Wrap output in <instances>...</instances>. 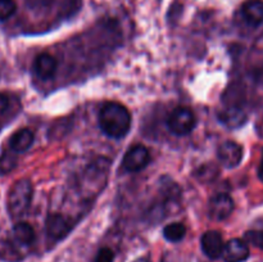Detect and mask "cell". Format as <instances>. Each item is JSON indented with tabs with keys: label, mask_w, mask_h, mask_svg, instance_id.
<instances>
[{
	"label": "cell",
	"mask_w": 263,
	"mask_h": 262,
	"mask_svg": "<svg viewBox=\"0 0 263 262\" xmlns=\"http://www.w3.org/2000/svg\"><path fill=\"white\" fill-rule=\"evenodd\" d=\"M99 126L113 139H121L130 131L131 115L125 105L117 102L105 103L99 112Z\"/></svg>",
	"instance_id": "6da1fadb"
},
{
	"label": "cell",
	"mask_w": 263,
	"mask_h": 262,
	"mask_svg": "<svg viewBox=\"0 0 263 262\" xmlns=\"http://www.w3.org/2000/svg\"><path fill=\"white\" fill-rule=\"evenodd\" d=\"M33 188L30 180L21 179L15 181L8 193V212L12 218H20L30 208Z\"/></svg>",
	"instance_id": "7a4b0ae2"
},
{
	"label": "cell",
	"mask_w": 263,
	"mask_h": 262,
	"mask_svg": "<svg viewBox=\"0 0 263 262\" xmlns=\"http://www.w3.org/2000/svg\"><path fill=\"white\" fill-rule=\"evenodd\" d=\"M195 122L194 112L187 107H177L167 118L168 130L177 136L189 135L194 130Z\"/></svg>",
	"instance_id": "3957f363"
},
{
	"label": "cell",
	"mask_w": 263,
	"mask_h": 262,
	"mask_svg": "<svg viewBox=\"0 0 263 262\" xmlns=\"http://www.w3.org/2000/svg\"><path fill=\"white\" fill-rule=\"evenodd\" d=\"M149 161H151V154L148 149L144 145H134L126 152L122 166L127 172H138L145 169Z\"/></svg>",
	"instance_id": "277c9868"
},
{
	"label": "cell",
	"mask_w": 263,
	"mask_h": 262,
	"mask_svg": "<svg viewBox=\"0 0 263 262\" xmlns=\"http://www.w3.org/2000/svg\"><path fill=\"white\" fill-rule=\"evenodd\" d=\"M235 204H234L233 198L229 194H221L215 195L212 199L210 200L208 204V213L212 220L216 221H223L229 218L233 213Z\"/></svg>",
	"instance_id": "5b68a950"
},
{
	"label": "cell",
	"mask_w": 263,
	"mask_h": 262,
	"mask_svg": "<svg viewBox=\"0 0 263 262\" xmlns=\"http://www.w3.org/2000/svg\"><path fill=\"white\" fill-rule=\"evenodd\" d=\"M218 161L221 162L226 169H234L239 166L243 159V148L240 144L235 143L233 140L223 141L217 149Z\"/></svg>",
	"instance_id": "8992f818"
},
{
	"label": "cell",
	"mask_w": 263,
	"mask_h": 262,
	"mask_svg": "<svg viewBox=\"0 0 263 262\" xmlns=\"http://www.w3.org/2000/svg\"><path fill=\"white\" fill-rule=\"evenodd\" d=\"M200 246H202V251L208 258L217 259L222 256L223 247V238L218 231L216 230H208L200 238Z\"/></svg>",
	"instance_id": "52a82bcc"
},
{
	"label": "cell",
	"mask_w": 263,
	"mask_h": 262,
	"mask_svg": "<svg viewBox=\"0 0 263 262\" xmlns=\"http://www.w3.org/2000/svg\"><path fill=\"white\" fill-rule=\"evenodd\" d=\"M251 256L249 247L246 240L239 238L230 239L223 247L222 256L225 262H246Z\"/></svg>",
	"instance_id": "ba28073f"
},
{
	"label": "cell",
	"mask_w": 263,
	"mask_h": 262,
	"mask_svg": "<svg viewBox=\"0 0 263 262\" xmlns=\"http://www.w3.org/2000/svg\"><path fill=\"white\" fill-rule=\"evenodd\" d=\"M71 221L61 213H51L46 218V233L54 240H62L71 231Z\"/></svg>",
	"instance_id": "9c48e42d"
},
{
	"label": "cell",
	"mask_w": 263,
	"mask_h": 262,
	"mask_svg": "<svg viewBox=\"0 0 263 262\" xmlns=\"http://www.w3.org/2000/svg\"><path fill=\"white\" fill-rule=\"evenodd\" d=\"M57 59L48 53H43L36 57L33 62V71L41 80H50L57 72Z\"/></svg>",
	"instance_id": "30bf717a"
},
{
	"label": "cell",
	"mask_w": 263,
	"mask_h": 262,
	"mask_svg": "<svg viewBox=\"0 0 263 262\" xmlns=\"http://www.w3.org/2000/svg\"><path fill=\"white\" fill-rule=\"evenodd\" d=\"M218 120L226 127L238 128L247 122V115L239 105H230V107L221 110L220 115H218Z\"/></svg>",
	"instance_id": "8fae6325"
},
{
	"label": "cell",
	"mask_w": 263,
	"mask_h": 262,
	"mask_svg": "<svg viewBox=\"0 0 263 262\" xmlns=\"http://www.w3.org/2000/svg\"><path fill=\"white\" fill-rule=\"evenodd\" d=\"M33 139H35V135L31 128H21L10 136L9 146L15 153H25L31 148Z\"/></svg>",
	"instance_id": "7c38bea8"
},
{
	"label": "cell",
	"mask_w": 263,
	"mask_h": 262,
	"mask_svg": "<svg viewBox=\"0 0 263 262\" xmlns=\"http://www.w3.org/2000/svg\"><path fill=\"white\" fill-rule=\"evenodd\" d=\"M241 13L248 25L257 27L263 23V0H248L244 3Z\"/></svg>",
	"instance_id": "4fadbf2b"
},
{
	"label": "cell",
	"mask_w": 263,
	"mask_h": 262,
	"mask_svg": "<svg viewBox=\"0 0 263 262\" xmlns=\"http://www.w3.org/2000/svg\"><path fill=\"white\" fill-rule=\"evenodd\" d=\"M13 236L22 246H31L35 241L36 234L28 222H17L13 226Z\"/></svg>",
	"instance_id": "5bb4252c"
},
{
	"label": "cell",
	"mask_w": 263,
	"mask_h": 262,
	"mask_svg": "<svg viewBox=\"0 0 263 262\" xmlns=\"http://www.w3.org/2000/svg\"><path fill=\"white\" fill-rule=\"evenodd\" d=\"M186 235V228L182 222H172L163 229V236L171 243H179Z\"/></svg>",
	"instance_id": "9a60e30c"
},
{
	"label": "cell",
	"mask_w": 263,
	"mask_h": 262,
	"mask_svg": "<svg viewBox=\"0 0 263 262\" xmlns=\"http://www.w3.org/2000/svg\"><path fill=\"white\" fill-rule=\"evenodd\" d=\"M17 10L14 0H0V21H7Z\"/></svg>",
	"instance_id": "2e32d148"
},
{
	"label": "cell",
	"mask_w": 263,
	"mask_h": 262,
	"mask_svg": "<svg viewBox=\"0 0 263 262\" xmlns=\"http://www.w3.org/2000/svg\"><path fill=\"white\" fill-rule=\"evenodd\" d=\"M246 240L263 251V230H249L246 233Z\"/></svg>",
	"instance_id": "e0dca14e"
},
{
	"label": "cell",
	"mask_w": 263,
	"mask_h": 262,
	"mask_svg": "<svg viewBox=\"0 0 263 262\" xmlns=\"http://www.w3.org/2000/svg\"><path fill=\"white\" fill-rule=\"evenodd\" d=\"M113 259H115V252L108 247H104L98 251L94 262H113Z\"/></svg>",
	"instance_id": "ac0fdd59"
},
{
	"label": "cell",
	"mask_w": 263,
	"mask_h": 262,
	"mask_svg": "<svg viewBox=\"0 0 263 262\" xmlns=\"http://www.w3.org/2000/svg\"><path fill=\"white\" fill-rule=\"evenodd\" d=\"M8 108H9V97L4 92H0V115L7 112Z\"/></svg>",
	"instance_id": "d6986e66"
},
{
	"label": "cell",
	"mask_w": 263,
	"mask_h": 262,
	"mask_svg": "<svg viewBox=\"0 0 263 262\" xmlns=\"http://www.w3.org/2000/svg\"><path fill=\"white\" fill-rule=\"evenodd\" d=\"M254 80H256L257 82H259V84H263V67L257 68L256 71H254Z\"/></svg>",
	"instance_id": "ffe728a7"
},
{
	"label": "cell",
	"mask_w": 263,
	"mask_h": 262,
	"mask_svg": "<svg viewBox=\"0 0 263 262\" xmlns=\"http://www.w3.org/2000/svg\"><path fill=\"white\" fill-rule=\"evenodd\" d=\"M258 179L263 182V153H262L261 163H259V166H258Z\"/></svg>",
	"instance_id": "44dd1931"
},
{
	"label": "cell",
	"mask_w": 263,
	"mask_h": 262,
	"mask_svg": "<svg viewBox=\"0 0 263 262\" xmlns=\"http://www.w3.org/2000/svg\"><path fill=\"white\" fill-rule=\"evenodd\" d=\"M134 262H152V261L149 258H146V257H140V258H136Z\"/></svg>",
	"instance_id": "7402d4cb"
}]
</instances>
